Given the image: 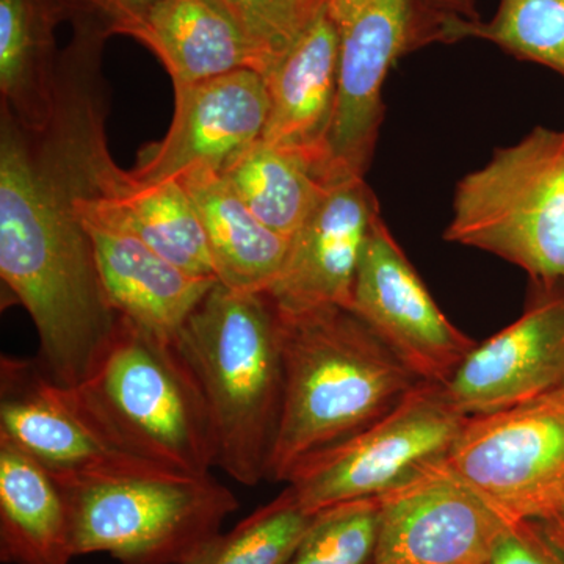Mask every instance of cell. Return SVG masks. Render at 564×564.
Listing matches in <instances>:
<instances>
[{"label":"cell","instance_id":"obj_1","mask_svg":"<svg viewBox=\"0 0 564 564\" xmlns=\"http://www.w3.org/2000/svg\"><path fill=\"white\" fill-rule=\"evenodd\" d=\"M0 278L31 315L39 361L58 384L90 378L120 317L104 293L95 248L40 137L0 118Z\"/></svg>","mask_w":564,"mask_h":564},{"label":"cell","instance_id":"obj_2","mask_svg":"<svg viewBox=\"0 0 564 564\" xmlns=\"http://www.w3.org/2000/svg\"><path fill=\"white\" fill-rule=\"evenodd\" d=\"M106 32L74 28L58 61L57 102L50 128L39 133L68 185L84 225H102L139 237L181 269L215 276L206 236L177 180L141 181L115 163L107 147L99 61Z\"/></svg>","mask_w":564,"mask_h":564},{"label":"cell","instance_id":"obj_3","mask_svg":"<svg viewBox=\"0 0 564 564\" xmlns=\"http://www.w3.org/2000/svg\"><path fill=\"white\" fill-rule=\"evenodd\" d=\"M284 400L267 480L380 421L423 384L347 307L281 317Z\"/></svg>","mask_w":564,"mask_h":564},{"label":"cell","instance_id":"obj_4","mask_svg":"<svg viewBox=\"0 0 564 564\" xmlns=\"http://www.w3.org/2000/svg\"><path fill=\"white\" fill-rule=\"evenodd\" d=\"M174 343L209 406L217 466L240 485L267 480L284 400L282 321L270 296L218 281Z\"/></svg>","mask_w":564,"mask_h":564},{"label":"cell","instance_id":"obj_5","mask_svg":"<svg viewBox=\"0 0 564 564\" xmlns=\"http://www.w3.org/2000/svg\"><path fill=\"white\" fill-rule=\"evenodd\" d=\"M68 508L74 555L120 564H184L221 533L239 499L210 475L152 473L55 478Z\"/></svg>","mask_w":564,"mask_h":564},{"label":"cell","instance_id":"obj_6","mask_svg":"<svg viewBox=\"0 0 564 564\" xmlns=\"http://www.w3.org/2000/svg\"><path fill=\"white\" fill-rule=\"evenodd\" d=\"M444 239L513 263L534 291L564 289V129L538 126L466 174Z\"/></svg>","mask_w":564,"mask_h":564},{"label":"cell","instance_id":"obj_7","mask_svg":"<svg viewBox=\"0 0 564 564\" xmlns=\"http://www.w3.org/2000/svg\"><path fill=\"white\" fill-rule=\"evenodd\" d=\"M77 388L115 433L150 462L188 475H210L217 466L209 406L173 340L120 317L101 361Z\"/></svg>","mask_w":564,"mask_h":564},{"label":"cell","instance_id":"obj_8","mask_svg":"<svg viewBox=\"0 0 564 564\" xmlns=\"http://www.w3.org/2000/svg\"><path fill=\"white\" fill-rule=\"evenodd\" d=\"M466 421L441 386L423 383L380 421L304 462L285 485L313 514L355 500L380 499L425 467L447 459Z\"/></svg>","mask_w":564,"mask_h":564},{"label":"cell","instance_id":"obj_9","mask_svg":"<svg viewBox=\"0 0 564 564\" xmlns=\"http://www.w3.org/2000/svg\"><path fill=\"white\" fill-rule=\"evenodd\" d=\"M448 466L514 524L564 510V383L497 413L473 415Z\"/></svg>","mask_w":564,"mask_h":564},{"label":"cell","instance_id":"obj_10","mask_svg":"<svg viewBox=\"0 0 564 564\" xmlns=\"http://www.w3.org/2000/svg\"><path fill=\"white\" fill-rule=\"evenodd\" d=\"M339 39V79L323 182L364 177L384 120L389 70L429 46L422 0H325Z\"/></svg>","mask_w":564,"mask_h":564},{"label":"cell","instance_id":"obj_11","mask_svg":"<svg viewBox=\"0 0 564 564\" xmlns=\"http://www.w3.org/2000/svg\"><path fill=\"white\" fill-rule=\"evenodd\" d=\"M0 434L55 478L173 473L137 454L80 388L58 384L39 359H0Z\"/></svg>","mask_w":564,"mask_h":564},{"label":"cell","instance_id":"obj_12","mask_svg":"<svg viewBox=\"0 0 564 564\" xmlns=\"http://www.w3.org/2000/svg\"><path fill=\"white\" fill-rule=\"evenodd\" d=\"M514 525L444 459L380 497L370 564H489Z\"/></svg>","mask_w":564,"mask_h":564},{"label":"cell","instance_id":"obj_13","mask_svg":"<svg viewBox=\"0 0 564 564\" xmlns=\"http://www.w3.org/2000/svg\"><path fill=\"white\" fill-rule=\"evenodd\" d=\"M350 310L423 383L443 386L477 344L434 302L381 215L364 245Z\"/></svg>","mask_w":564,"mask_h":564},{"label":"cell","instance_id":"obj_14","mask_svg":"<svg viewBox=\"0 0 564 564\" xmlns=\"http://www.w3.org/2000/svg\"><path fill=\"white\" fill-rule=\"evenodd\" d=\"M269 117L265 77L243 68L174 90L172 126L144 144L131 170L141 181L177 180L193 166L221 173L262 139Z\"/></svg>","mask_w":564,"mask_h":564},{"label":"cell","instance_id":"obj_15","mask_svg":"<svg viewBox=\"0 0 564 564\" xmlns=\"http://www.w3.org/2000/svg\"><path fill=\"white\" fill-rule=\"evenodd\" d=\"M564 383V289L534 291L525 313L473 350L441 389L466 417L530 402Z\"/></svg>","mask_w":564,"mask_h":564},{"label":"cell","instance_id":"obj_16","mask_svg":"<svg viewBox=\"0 0 564 564\" xmlns=\"http://www.w3.org/2000/svg\"><path fill=\"white\" fill-rule=\"evenodd\" d=\"M380 204L364 177L333 182L299 232L267 295L281 317L325 307L350 310L364 245L380 217Z\"/></svg>","mask_w":564,"mask_h":564},{"label":"cell","instance_id":"obj_17","mask_svg":"<svg viewBox=\"0 0 564 564\" xmlns=\"http://www.w3.org/2000/svg\"><path fill=\"white\" fill-rule=\"evenodd\" d=\"M263 77L269 117L262 140L302 155L323 182L339 79V39L325 6Z\"/></svg>","mask_w":564,"mask_h":564},{"label":"cell","instance_id":"obj_18","mask_svg":"<svg viewBox=\"0 0 564 564\" xmlns=\"http://www.w3.org/2000/svg\"><path fill=\"white\" fill-rule=\"evenodd\" d=\"M84 226L111 310L144 332L174 343L193 311L218 284L217 278L181 269L131 232Z\"/></svg>","mask_w":564,"mask_h":564},{"label":"cell","instance_id":"obj_19","mask_svg":"<svg viewBox=\"0 0 564 564\" xmlns=\"http://www.w3.org/2000/svg\"><path fill=\"white\" fill-rule=\"evenodd\" d=\"M177 181L202 223L220 284L239 292H269L288 259L291 240L267 228L221 173L193 166Z\"/></svg>","mask_w":564,"mask_h":564},{"label":"cell","instance_id":"obj_20","mask_svg":"<svg viewBox=\"0 0 564 564\" xmlns=\"http://www.w3.org/2000/svg\"><path fill=\"white\" fill-rule=\"evenodd\" d=\"M131 39L162 62L174 90L254 69L247 39L220 0H158Z\"/></svg>","mask_w":564,"mask_h":564},{"label":"cell","instance_id":"obj_21","mask_svg":"<svg viewBox=\"0 0 564 564\" xmlns=\"http://www.w3.org/2000/svg\"><path fill=\"white\" fill-rule=\"evenodd\" d=\"M68 508L54 475L0 434V560L6 564H69Z\"/></svg>","mask_w":564,"mask_h":564},{"label":"cell","instance_id":"obj_22","mask_svg":"<svg viewBox=\"0 0 564 564\" xmlns=\"http://www.w3.org/2000/svg\"><path fill=\"white\" fill-rule=\"evenodd\" d=\"M66 20L58 0H0V95L25 131L43 133L55 113V31Z\"/></svg>","mask_w":564,"mask_h":564},{"label":"cell","instance_id":"obj_23","mask_svg":"<svg viewBox=\"0 0 564 564\" xmlns=\"http://www.w3.org/2000/svg\"><path fill=\"white\" fill-rule=\"evenodd\" d=\"M221 174L267 228L289 240L310 218L328 187L302 155L262 139Z\"/></svg>","mask_w":564,"mask_h":564},{"label":"cell","instance_id":"obj_24","mask_svg":"<svg viewBox=\"0 0 564 564\" xmlns=\"http://www.w3.org/2000/svg\"><path fill=\"white\" fill-rule=\"evenodd\" d=\"M488 41L522 62L555 70L564 79V0H499L489 21H454L443 44Z\"/></svg>","mask_w":564,"mask_h":564},{"label":"cell","instance_id":"obj_25","mask_svg":"<svg viewBox=\"0 0 564 564\" xmlns=\"http://www.w3.org/2000/svg\"><path fill=\"white\" fill-rule=\"evenodd\" d=\"M317 514L300 507L285 488L184 564H288Z\"/></svg>","mask_w":564,"mask_h":564},{"label":"cell","instance_id":"obj_26","mask_svg":"<svg viewBox=\"0 0 564 564\" xmlns=\"http://www.w3.org/2000/svg\"><path fill=\"white\" fill-rule=\"evenodd\" d=\"M380 524V499L355 500L326 508L288 564H370Z\"/></svg>","mask_w":564,"mask_h":564},{"label":"cell","instance_id":"obj_27","mask_svg":"<svg viewBox=\"0 0 564 564\" xmlns=\"http://www.w3.org/2000/svg\"><path fill=\"white\" fill-rule=\"evenodd\" d=\"M250 46L254 69L265 76L310 28L325 0H220Z\"/></svg>","mask_w":564,"mask_h":564},{"label":"cell","instance_id":"obj_28","mask_svg":"<svg viewBox=\"0 0 564 564\" xmlns=\"http://www.w3.org/2000/svg\"><path fill=\"white\" fill-rule=\"evenodd\" d=\"M158 0H58L73 24H95L109 35L131 36Z\"/></svg>","mask_w":564,"mask_h":564},{"label":"cell","instance_id":"obj_29","mask_svg":"<svg viewBox=\"0 0 564 564\" xmlns=\"http://www.w3.org/2000/svg\"><path fill=\"white\" fill-rule=\"evenodd\" d=\"M489 564H564V552L541 522H519L505 534Z\"/></svg>","mask_w":564,"mask_h":564},{"label":"cell","instance_id":"obj_30","mask_svg":"<svg viewBox=\"0 0 564 564\" xmlns=\"http://www.w3.org/2000/svg\"><path fill=\"white\" fill-rule=\"evenodd\" d=\"M423 24L430 43H443L445 28L454 21H480L474 0H422Z\"/></svg>","mask_w":564,"mask_h":564},{"label":"cell","instance_id":"obj_31","mask_svg":"<svg viewBox=\"0 0 564 564\" xmlns=\"http://www.w3.org/2000/svg\"><path fill=\"white\" fill-rule=\"evenodd\" d=\"M541 524H543L549 538L564 552V510L556 513L554 518L541 522Z\"/></svg>","mask_w":564,"mask_h":564}]
</instances>
